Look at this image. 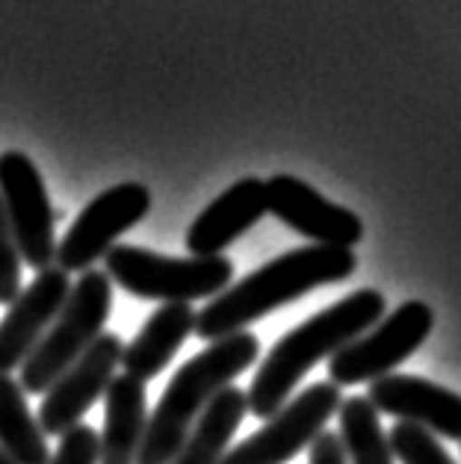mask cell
I'll use <instances>...</instances> for the list:
<instances>
[{
	"mask_svg": "<svg viewBox=\"0 0 461 464\" xmlns=\"http://www.w3.org/2000/svg\"><path fill=\"white\" fill-rule=\"evenodd\" d=\"M358 260L350 248L331 246H302L293 252L269 260L240 285L210 299L201 314H196V334L201 341H222V337L249 332V325L264 320L284 304L308 296L317 287L337 285L355 273Z\"/></svg>",
	"mask_w": 461,
	"mask_h": 464,
	"instance_id": "obj_1",
	"label": "cell"
},
{
	"mask_svg": "<svg viewBox=\"0 0 461 464\" xmlns=\"http://www.w3.org/2000/svg\"><path fill=\"white\" fill-rule=\"evenodd\" d=\"M388 314V302L379 290L364 287L350 293L346 299L329 304L320 314L308 316L305 323L287 332L269 349L264 364L257 367L252 388L245 391L249 414L269 420L284 405L305 372L320 361L341 353L346 343L370 332Z\"/></svg>",
	"mask_w": 461,
	"mask_h": 464,
	"instance_id": "obj_2",
	"label": "cell"
},
{
	"mask_svg": "<svg viewBox=\"0 0 461 464\" xmlns=\"http://www.w3.org/2000/svg\"><path fill=\"white\" fill-rule=\"evenodd\" d=\"M257 355H261V341L252 332H240L213 341L178 367L157 409L149 414L137 464H172L198 414L213 402V396L249 370Z\"/></svg>",
	"mask_w": 461,
	"mask_h": 464,
	"instance_id": "obj_3",
	"label": "cell"
},
{
	"mask_svg": "<svg viewBox=\"0 0 461 464\" xmlns=\"http://www.w3.org/2000/svg\"><path fill=\"white\" fill-rule=\"evenodd\" d=\"M112 281L104 269H86L72 285L56 320L21 364V391L48 393V388L92 346L110 320Z\"/></svg>",
	"mask_w": 461,
	"mask_h": 464,
	"instance_id": "obj_4",
	"label": "cell"
},
{
	"mask_svg": "<svg viewBox=\"0 0 461 464\" xmlns=\"http://www.w3.org/2000/svg\"><path fill=\"white\" fill-rule=\"evenodd\" d=\"M110 281L137 299L196 302L216 299L231 287L234 264L219 257H166L142 246H112L104 255Z\"/></svg>",
	"mask_w": 461,
	"mask_h": 464,
	"instance_id": "obj_5",
	"label": "cell"
},
{
	"mask_svg": "<svg viewBox=\"0 0 461 464\" xmlns=\"http://www.w3.org/2000/svg\"><path fill=\"white\" fill-rule=\"evenodd\" d=\"M435 325V314L426 302H402L390 316L381 320L346 343L341 353H334L329 361V376L337 388H352V384L376 382L381 376H390L402 361L411 358L423 341L429 337Z\"/></svg>",
	"mask_w": 461,
	"mask_h": 464,
	"instance_id": "obj_6",
	"label": "cell"
},
{
	"mask_svg": "<svg viewBox=\"0 0 461 464\" xmlns=\"http://www.w3.org/2000/svg\"><path fill=\"white\" fill-rule=\"evenodd\" d=\"M341 388L331 382H317L299 391L234 450L225 452L222 464H287L302 450H308L325 423L341 411Z\"/></svg>",
	"mask_w": 461,
	"mask_h": 464,
	"instance_id": "obj_7",
	"label": "cell"
},
{
	"mask_svg": "<svg viewBox=\"0 0 461 464\" xmlns=\"http://www.w3.org/2000/svg\"><path fill=\"white\" fill-rule=\"evenodd\" d=\"M0 205L15 237L21 264L48 269L56 264L53 208L42 172L24 151L0 154Z\"/></svg>",
	"mask_w": 461,
	"mask_h": 464,
	"instance_id": "obj_8",
	"label": "cell"
},
{
	"mask_svg": "<svg viewBox=\"0 0 461 464\" xmlns=\"http://www.w3.org/2000/svg\"><path fill=\"white\" fill-rule=\"evenodd\" d=\"M151 189L137 180L116 184L95 196L72 222V228L56 243V264L62 273H86L101 260L125 231L149 217Z\"/></svg>",
	"mask_w": 461,
	"mask_h": 464,
	"instance_id": "obj_9",
	"label": "cell"
},
{
	"mask_svg": "<svg viewBox=\"0 0 461 464\" xmlns=\"http://www.w3.org/2000/svg\"><path fill=\"white\" fill-rule=\"evenodd\" d=\"M121 349H125L121 337L104 332L51 384L36 417L44 435L62 438L69 429L81 426L89 409L107 393L110 382L116 379V367L121 364Z\"/></svg>",
	"mask_w": 461,
	"mask_h": 464,
	"instance_id": "obj_10",
	"label": "cell"
},
{
	"mask_svg": "<svg viewBox=\"0 0 461 464\" xmlns=\"http://www.w3.org/2000/svg\"><path fill=\"white\" fill-rule=\"evenodd\" d=\"M266 210L313 246L352 252V246L364 240V222L358 213L334 205L296 175H273L266 180Z\"/></svg>",
	"mask_w": 461,
	"mask_h": 464,
	"instance_id": "obj_11",
	"label": "cell"
},
{
	"mask_svg": "<svg viewBox=\"0 0 461 464\" xmlns=\"http://www.w3.org/2000/svg\"><path fill=\"white\" fill-rule=\"evenodd\" d=\"M72 281L60 266H48L9 302V311L0 320V372H13L27 361L56 314L69 299Z\"/></svg>",
	"mask_w": 461,
	"mask_h": 464,
	"instance_id": "obj_12",
	"label": "cell"
},
{
	"mask_svg": "<svg viewBox=\"0 0 461 464\" xmlns=\"http://www.w3.org/2000/svg\"><path fill=\"white\" fill-rule=\"evenodd\" d=\"M370 405L379 414H393L435 438L461 440V393L441 388L429 379L390 372L370 382Z\"/></svg>",
	"mask_w": 461,
	"mask_h": 464,
	"instance_id": "obj_13",
	"label": "cell"
},
{
	"mask_svg": "<svg viewBox=\"0 0 461 464\" xmlns=\"http://www.w3.org/2000/svg\"><path fill=\"white\" fill-rule=\"evenodd\" d=\"M266 180L243 178L198 213L187 231V248L193 257H219L245 231L266 217Z\"/></svg>",
	"mask_w": 461,
	"mask_h": 464,
	"instance_id": "obj_14",
	"label": "cell"
},
{
	"mask_svg": "<svg viewBox=\"0 0 461 464\" xmlns=\"http://www.w3.org/2000/svg\"><path fill=\"white\" fill-rule=\"evenodd\" d=\"M196 332V311L187 302H166L160 304L149 323L139 328V334L121 349V367L125 376L137 382H151L168 367L187 337Z\"/></svg>",
	"mask_w": 461,
	"mask_h": 464,
	"instance_id": "obj_15",
	"label": "cell"
},
{
	"mask_svg": "<svg viewBox=\"0 0 461 464\" xmlns=\"http://www.w3.org/2000/svg\"><path fill=\"white\" fill-rule=\"evenodd\" d=\"M145 426H149V393L130 376H116L104 393V435H98V464H137Z\"/></svg>",
	"mask_w": 461,
	"mask_h": 464,
	"instance_id": "obj_16",
	"label": "cell"
},
{
	"mask_svg": "<svg viewBox=\"0 0 461 464\" xmlns=\"http://www.w3.org/2000/svg\"><path fill=\"white\" fill-rule=\"evenodd\" d=\"M245 411H249L245 391L228 384V388L213 396V402L198 414V420L189 429V435L181 444V450H178L172 464H222Z\"/></svg>",
	"mask_w": 461,
	"mask_h": 464,
	"instance_id": "obj_17",
	"label": "cell"
},
{
	"mask_svg": "<svg viewBox=\"0 0 461 464\" xmlns=\"http://www.w3.org/2000/svg\"><path fill=\"white\" fill-rule=\"evenodd\" d=\"M0 450L15 464H48L51 450L21 384L0 372Z\"/></svg>",
	"mask_w": 461,
	"mask_h": 464,
	"instance_id": "obj_18",
	"label": "cell"
},
{
	"mask_svg": "<svg viewBox=\"0 0 461 464\" xmlns=\"http://www.w3.org/2000/svg\"><path fill=\"white\" fill-rule=\"evenodd\" d=\"M341 440L346 464H393L388 435L379 423V411L367 396H350L341 402Z\"/></svg>",
	"mask_w": 461,
	"mask_h": 464,
	"instance_id": "obj_19",
	"label": "cell"
},
{
	"mask_svg": "<svg viewBox=\"0 0 461 464\" xmlns=\"http://www.w3.org/2000/svg\"><path fill=\"white\" fill-rule=\"evenodd\" d=\"M388 447L393 461L402 464H456V459L441 447V440L414 423H397L388 432Z\"/></svg>",
	"mask_w": 461,
	"mask_h": 464,
	"instance_id": "obj_20",
	"label": "cell"
},
{
	"mask_svg": "<svg viewBox=\"0 0 461 464\" xmlns=\"http://www.w3.org/2000/svg\"><path fill=\"white\" fill-rule=\"evenodd\" d=\"M101 459V444L98 432L92 426H74L60 438V447L48 459V464H98Z\"/></svg>",
	"mask_w": 461,
	"mask_h": 464,
	"instance_id": "obj_21",
	"label": "cell"
},
{
	"mask_svg": "<svg viewBox=\"0 0 461 464\" xmlns=\"http://www.w3.org/2000/svg\"><path fill=\"white\" fill-rule=\"evenodd\" d=\"M21 293V255L15 237L9 231L4 205H0V304L15 302Z\"/></svg>",
	"mask_w": 461,
	"mask_h": 464,
	"instance_id": "obj_22",
	"label": "cell"
},
{
	"mask_svg": "<svg viewBox=\"0 0 461 464\" xmlns=\"http://www.w3.org/2000/svg\"><path fill=\"white\" fill-rule=\"evenodd\" d=\"M308 464H346V450H343L341 435L322 429V432L317 435V440L311 444Z\"/></svg>",
	"mask_w": 461,
	"mask_h": 464,
	"instance_id": "obj_23",
	"label": "cell"
},
{
	"mask_svg": "<svg viewBox=\"0 0 461 464\" xmlns=\"http://www.w3.org/2000/svg\"><path fill=\"white\" fill-rule=\"evenodd\" d=\"M0 464H15V461H13V459H9V456H6V452H4V450H0Z\"/></svg>",
	"mask_w": 461,
	"mask_h": 464,
	"instance_id": "obj_24",
	"label": "cell"
}]
</instances>
